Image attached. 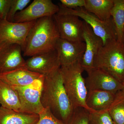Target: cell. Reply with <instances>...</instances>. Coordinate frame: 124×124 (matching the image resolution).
Masks as SVG:
<instances>
[{
	"label": "cell",
	"mask_w": 124,
	"mask_h": 124,
	"mask_svg": "<svg viewBox=\"0 0 124 124\" xmlns=\"http://www.w3.org/2000/svg\"><path fill=\"white\" fill-rule=\"evenodd\" d=\"M41 101L54 115L67 124L73 109L64 88L60 68L44 77Z\"/></svg>",
	"instance_id": "6da1fadb"
},
{
	"label": "cell",
	"mask_w": 124,
	"mask_h": 124,
	"mask_svg": "<svg viewBox=\"0 0 124 124\" xmlns=\"http://www.w3.org/2000/svg\"><path fill=\"white\" fill-rule=\"evenodd\" d=\"M59 33L53 17L41 18L29 31L22 49L23 55L31 57L55 49Z\"/></svg>",
	"instance_id": "7a4b0ae2"
},
{
	"label": "cell",
	"mask_w": 124,
	"mask_h": 124,
	"mask_svg": "<svg viewBox=\"0 0 124 124\" xmlns=\"http://www.w3.org/2000/svg\"><path fill=\"white\" fill-rule=\"evenodd\" d=\"M63 85L73 109L82 107L90 110L86 103L88 90L80 62L60 68Z\"/></svg>",
	"instance_id": "3957f363"
},
{
	"label": "cell",
	"mask_w": 124,
	"mask_h": 124,
	"mask_svg": "<svg viewBox=\"0 0 124 124\" xmlns=\"http://www.w3.org/2000/svg\"><path fill=\"white\" fill-rule=\"evenodd\" d=\"M93 68L104 71L122 84L124 81V44L116 40L103 46L94 59Z\"/></svg>",
	"instance_id": "277c9868"
},
{
	"label": "cell",
	"mask_w": 124,
	"mask_h": 124,
	"mask_svg": "<svg viewBox=\"0 0 124 124\" xmlns=\"http://www.w3.org/2000/svg\"><path fill=\"white\" fill-rule=\"evenodd\" d=\"M59 14L72 15L82 19L91 27L96 35L100 37L103 42V45L117 40L115 26L112 19L109 21H102L95 15L89 12L84 7L75 9L68 8L59 4Z\"/></svg>",
	"instance_id": "5b68a950"
},
{
	"label": "cell",
	"mask_w": 124,
	"mask_h": 124,
	"mask_svg": "<svg viewBox=\"0 0 124 124\" xmlns=\"http://www.w3.org/2000/svg\"><path fill=\"white\" fill-rule=\"evenodd\" d=\"M44 77L26 86H12L19 97L21 104L20 112L39 115L44 110L41 101Z\"/></svg>",
	"instance_id": "8992f818"
},
{
	"label": "cell",
	"mask_w": 124,
	"mask_h": 124,
	"mask_svg": "<svg viewBox=\"0 0 124 124\" xmlns=\"http://www.w3.org/2000/svg\"><path fill=\"white\" fill-rule=\"evenodd\" d=\"M59 10V5L51 0H34L24 9L16 14L13 22H29L41 18L53 16Z\"/></svg>",
	"instance_id": "52a82bcc"
},
{
	"label": "cell",
	"mask_w": 124,
	"mask_h": 124,
	"mask_svg": "<svg viewBox=\"0 0 124 124\" xmlns=\"http://www.w3.org/2000/svg\"><path fill=\"white\" fill-rule=\"evenodd\" d=\"M36 21L16 23L2 19L0 21V44H17L23 49L29 31Z\"/></svg>",
	"instance_id": "ba28073f"
},
{
	"label": "cell",
	"mask_w": 124,
	"mask_h": 124,
	"mask_svg": "<svg viewBox=\"0 0 124 124\" xmlns=\"http://www.w3.org/2000/svg\"><path fill=\"white\" fill-rule=\"evenodd\" d=\"M60 38L73 42L84 41V21L76 16L59 14L53 16Z\"/></svg>",
	"instance_id": "9c48e42d"
},
{
	"label": "cell",
	"mask_w": 124,
	"mask_h": 124,
	"mask_svg": "<svg viewBox=\"0 0 124 124\" xmlns=\"http://www.w3.org/2000/svg\"><path fill=\"white\" fill-rule=\"evenodd\" d=\"M60 67L58 55L55 49L33 55L25 61V68L44 76L57 70Z\"/></svg>",
	"instance_id": "30bf717a"
},
{
	"label": "cell",
	"mask_w": 124,
	"mask_h": 124,
	"mask_svg": "<svg viewBox=\"0 0 124 124\" xmlns=\"http://www.w3.org/2000/svg\"><path fill=\"white\" fill-rule=\"evenodd\" d=\"M87 73L85 79L88 91L102 90L116 94L122 90V83L101 70L93 68Z\"/></svg>",
	"instance_id": "8fae6325"
},
{
	"label": "cell",
	"mask_w": 124,
	"mask_h": 124,
	"mask_svg": "<svg viewBox=\"0 0 124 124\" xmlns=\"http://www.w3.org/2000/svg\"><path fill=\"white\" fill-rule=\"evenodd\" d=\"M21 46L17 44H0V75L25 68Z\"/></svg>",
	"instance_id": "7c38bea8"
},
{
	"label": "cell",
	"mask_w": 124,
	"mask_h": 124,
	"mask_svg": "<svg viewBox=\"0 0 124 124\" xmlns=\"http://www.w3.org/2000/svg\"><path fill=\"white\" fill-rule=\"evenodd\" d=\"M85 48L84 41L73 42L59 38L56 42L55 49L61 66L81 62Z\"/></svg>",
	"instance_id": "4fadbf2b"
},
{
	"label": "cell",
	"mask_w": 124,
	"mask_h": 124,
	"mask_svg": "<svg viewBox=\"0 0 124 124\" xmlns=\"http://www.w3.org/2000/svg\"><path fill=\"white\" fill-rule=\"evenodd\" d=\"M83 38L85 48L80 64L84 70L87 72L93 68L94 59L103 46V42L84 21Z\"/></svg>",
	"instance_id": "5bb4252c"
},
{
	"label": "cell",
	"mask_w": 124,
	"mask_h": 124,
	"mask_svg": "<svg viewBox=\"0 0 124 124\" xmlns=\"http://www.w3.org/2000/svg\"><path fill=\"white\" fill-rule=\"evenodd\" d=\"M44 76L24 68L0 75V79L11 86H23Z\"/></svg>",
	"instance_id": "9a60e30c"
},
{
	"label": "cell",
	"mask_w": 124,
	"mask_h": 124,
	"mask_svg": "<svg viewBox=\"0 0 124 124\" xmlns=\"http://www.w3.org/2000/svg\"><path fill=\"white\" fill-rule=\"evenodd\" d=\"M116 94L109 91L92 90L88 91L86 103L90 110H108L113 102Z\"/></svg>",
	"instance_id": "2e32d148"
},
{
	"label": "cell",
	"mask_w": 124,
	"mask_h": 124,
	"mask_svg": "<svg viewBox=\"0 0 124 124\" xmlns=\"http://www.w3.org/2000/svg\"><path fill=\"white\" fill-rule=\"evenodd\" d=\"M39 115L16 111L0 106V124H35Z\"/></svg>",
	"instance_id": "e0dca14e"
},
{
	"label": "cell",
	"mask_w": 124,
	"mask_h": 124,
	"mask_svg": "<svg viewBox=\"0 0 124 124\" xmlns=\"http://www.w3.org/2000/svg\"><path fill=\"white\" fill-rule=\"evenodd\" d=\"M0 104L5 108L20 112L21 104L17 92L13 87L0 79Z\"/></svg>",
	"instance_id": "ac0fdd59"
},
{
	"label": "cell",
	"mask_w": 124,
	"mask_h": 124,
	"mask_svg": "<svg viewBox=\"0 0 124 124\" xmlns=\"http://www.w3.org/2000/svg\"><path fill=\"white\" fill-rule=\"evenodd\" d=\"M113 6V0H85L84 7L87 11L102 21H109Z\"/></svg>",
	"instance_id": "d6986e66"
},
{
	"label": "cell",
	"mask_w": 124,
	"mask_h": 124,
	"mask_svg": "<svg viewBox=\"0 0 124 124\" xmlns=\"http://www.w3.org/2000/svg\"><path fill=\"white\" fill-rule=\"evenodd\" d=\"M111 15L115 26L117 40L124 44V0H113Z\"/></svg>",
	"instance_id": "ffe728a7"
},
{
	"label": "cell",
	"mask_w": 124,
	"mask_h": 124,
	"mask_svg": "<svg viewBox=\"0 0 124 124\" xmlns=\"http://www.w3.org/2000/svg\"><path fill=\"white\" fill-rule=\"evenodd\" d=\"M108 111L114 124H124V92L116 94L114 100Z\"/></svg>",
	"instance_id": "44dd1931"
},
{
	"label": "cell",
	"mask_w": 124,
	"mask_h": 124,
	"mask_svg": "<svg viewBox=\"0 0 124 124\" xmlns=\"http://www.w3.org/2000/svg\"><path fill=\"white\" fill-rule=\"evenodd\" d=\"M89 111V124H114L108 110Z\"/></svg>",
	"instance_id": "7402d4cb"
},
{
	"label": "cell",
	"mask_w": 124,
	"mask_h": 124,
	"mask_svg": "<svg viewBox=\"0 0 124 124\" xmlns=\"http://www.w3.org/2000/svg\"><path fill=\"white\" fill-rule=\"evenodd\" d=\"M89 111L82 107L75 108L67 124H89Z\"/></svg>",
	"instance_id": "603a6c76"
},
{
	"label": "cell",
	"mask_w": 124,
	"mask_h": 124,
	"mask_svg": "<svg viewBox=\"0 0 124 124\" xmlns=\"http://www.w3.org/2000/svg\"><path fill=\"white\" fill-rule=\"evenodd\" d=\"M31 1V0H12L6 19L13 22L14 17L16 14L24 9Z\"/></svg>",
	"instance_id": "cb8c5ba5"
},
{
	"label": "cell",
	"mask_w": 124,
	"mask_h": 124,
	"mask_svg": "<svg viewBox=\"0 0 124 124\" xmlns=\"http://www.w3.org/2000/svg\"><path fill=\"white\" fill-rule=\"evenodd\" d=\"M38 115L39 120L35 124H67L55 117L48 108H45Z\"/></svg>",
	"instance_id": "d4e9b609"
},
{
	"label": "cell",
	"mask_w": 124,
	"mask_h": 124,
	"mask_svg": "<svg viewBox=\"0 0 124 124\" xmlns=\"http://www.w3.org/2000/svg\"><path fill=\"white\" fill-rule=\"evenodd\" d=\"M60 4L62 6L70 9L84 7L85 0H60Z\"/></svg>",
	"instance_id": "484cf974"
},
{
	"label": "cell",
	"mask_w": 124,
	"mask_h": 124,
	"mask_svg": "<svg viewBox=\"0 0 124 124\" xmlns=\"http://www.w3.org/2000/svg\"><path fill=\"white\" fill-rule=\"evenodd\" d=\"M12 0H0V14L2 19L7 18Z\"/></svg>",
	"instance_id": "4316f807"
},
{
	"label": "cell",
	"mask_w": 124,
	"mask_h": 124,
	"mask_svg": "<svg viewBox=\"0 0 124 124\" xmlns=\"http://www.w3.org/2000/svg\"><path fill=\"white\" fill-rule=\"evenodd\" d=\"M122 90H121V91H124V81L123 83H122Z\"/></svg>",
	"instance_id": "83f0119b"
},
{
	"label": "cell",
	"mask_w": 124,
	"mask_h": 124,
	"mask_svg": "<svg viewBox=\"0 0 124 124\" xmlns=\"http://www.w3.org/2000/svg\"><path fill=\"white\" fill-rule=\"evenodd\" d=\"M2 19V17H1V15L0 14V21H1Z\"/></svg>",
	"instance_id": "f1b7e54d"
},
{
	"label": "cell",
	"mask_w": 124,
	"mask_h": 124,
	"mask_svg": "<svg viewBox=\"0 0 124 124\" xmlns=\"http://www.w3.org/2000/svg\"></svg>",
	"instance_id": "f546056e"
}]
</instances>
